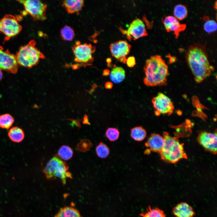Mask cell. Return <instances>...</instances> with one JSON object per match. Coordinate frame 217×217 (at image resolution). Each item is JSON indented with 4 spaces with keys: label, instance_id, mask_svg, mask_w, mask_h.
<instances>
[{
    "label": "cell",
    "instance_id": "26",
    "mask_svg": "<svg viewBox=\"0 0 217 217\" xmlns=\"http://www.w3.org/2000/svg\"><path fill=\"white\" fill-rule=\"evenodd\" d=\"M61 36L63 40L66 41H71L75 36V33L73 29L68 26H65L61 30Z\"/></svg>",
    "mask_w": 217,
    "mask_h": 217
},
{
    "label": "cell",
    "instance_id": "30",
    "mask_svg": "<svg viewBox=\"0 0 217 217\" xmlns=\"http://www.w3.org/2000/svg\"><path fill=\"white\" fill-rule=\"evenodd\" d=\"M126 63L129 67H133L136 64L135 58L134 56L129 57L127 58Z\"/></svg>",
    "mask_w": 217,
    "mask_h": 217
},
{
    "label": "cell",
    "instance_id": "27",
    "mask_svg": "<svg viewBox=\"0 0 217 217\" xmlns=\"http://www.w3.org/2000/svg\"><path fill=\"white\" fill-rule=\"evenodd\" d=\"M205 22L203 28L206 32L208 33H211L216 30L217 25L216 21L210 19L207 16L204 17Z\"/></svg>",
    "mask_w": 217,
    "mask_h": 217
},
{
    "label": "cell",
    "instance_id": "9",
    "mask_svg": "<svg viewBox=\"0 0 217 217\" xmlns=\"http://www.w3.org/2000/svg\"><path fill=\"white\" fill-rule=\"evenodd\" d=\"M152 102L156 111L155 114L156 116L161 114L170 115L173 112L174 106L172 102L163 93H158L153 98Z\"/></svg>",
    "mask_w": 217,
    "mask_h": 217
},
{
    "label": "cell",
    "instance_id": "6",
    "mask_svg": "<svg viewBox=\"0 0 217 217\" xmlns=\"http://www.w3.org/2000/svg\"><path fill=\"white\" fill-rule=\"evenodd\" d=\"M74 58V61L82 65H90L94 61L93 54L96 50L95 46L90 43L81 44L77 41L72 47Z\"/></svg>",
    "mask_w": 217,
    "mask_h": 217
},
{
    "label": "cell",
    "instance_id": "22",
    "mask_svg": "<svg viewBox=\"0 0 217 217\" xmlns=\"http://www.w3.org/2000/svg\"><path fill=\"white\" fill-rule=\"evenodd\" d=\"M14 121V118L9 114L0 115V127L8 129L12 126Z\"/></svg>",
    "mask_w": 217,
    "mask_h": 217
},
{
    "label": "cell",
    "instance_id": "19",
    "mask_svg": "<svg viewBox=\"0 0 217 217\" xmlns=\"http://www.w3.org/2000/svg\"><path fill=\"white\" fill-rule=\"evenodd\" d=\"M55 217H82L79 212L72 207L67 206L61 208Z\"/></svg>",
    "mask_w": 217,
    "mask_h": 217
},
{
    "label": "cell",
    "instance_id": "3",
    "mask_svg": "<svg viewBox=\"0 0 217 217\" xmlns=\"http://www.w3.org/2000/svg\"><path fill=\"white\" fill-rule=\"evenodd\" d=\"M163 137L164 144L159 153L162 160L168 163H175L181 159L187 158L184 144L180 143L178 138L170 136L166 132L163 133Z\"/></svg>",
    "mask_w": 217,
    "mask_h": 217
},
{
    "label": "cell",
    "instance_id": "33",
    "mask_svg": "<svg viewBox=\"0 0 217 217\" xmlns=\"http://www.w3.org/2000/svg\"><path fill=\"white\" fill-rule=\"evenodd\" d=\"M151 151L149 149H147L144 151V153L146 154H149L150 153Z\"/></svg>",
    "mask_w": 217,
    "mask_h": 217
},
{
    "label": "cell",
    "instance_id": "4",
    "mask_svg": "<svg viewBox=\"0 0 217 217\" xmlns=\"http://www.w3.org/2000/svg\"><path fill=\"white\" fill-rule=\"evenodd\" d=\"M36 44L33 39L20 48L16 55L18 65L31 68L38 64L40 59L45 58L43 54L36 47Z\"/></svg>",
    "mask_w": 217,
    "mask_h": 217
},
{
    "label": "cell",
    "instance_id": "31",
    "mask_svg": "<svg viewBox=\"0 0 217 217\" xmlns=\"http://www.w3.org/2000/svg\"><path fill=\"white\" fill-rule=\"evenodd\" d=\"M113 84L110 82H106L105 85V87L107 89H111L112 87Z\"/></svg>",
    "mask_w": 217,
    "mask_h": 217
},
{
    "label": "cell",
    "instance_id": "21",
    "mask_svg": "<svg viewBox=\"0 0 217 217\" xmlns=\"http://www.w3.org/2000/svg\"><path fill=\"white\" fill-rule=\"evenodd\" d=\"M146 135V130L142 126L136 127L131 130V136L135 140L142 141L145 138Z\"/></svg>",
    "mask_w": 217,
    "mask_h": 217
},
{
    "label": "cell",
    "instance_id": "28",
    "mask_svg": "<svg viewBox=\"0 0 217 217\" xmlns=\"http://www.w3.org/2000/svg\"><path fill=\"white\" fill-rule=\"evenodd\" d=\"M96 154L98 156L102 158H106L109 153V149L108 146L102 142H100L96 148Z\"/></svg>",
    "mask_w": 217,
    "mask_h": 217
},
{
    "label": "cell",
    "instance_id": "1",
    "mask_svg": "<svg viewBox=\"0 0 217 217\" xmlns=\"http://www.w3.org/2000/svg\"><path fill=\"white\" fill-rule=\"evenodd\" d=\"M186 60L197 83H200L210 76L213 70L205 47L200 44H194L189 47Z\"/></svg>",
    "mask_w": 217,
    "mask_h": 217
},
{
    "label": "cell",
    "instance_id": "16",
    "mask_svg": "<svg viewBox=\"0 0 217 217\" xmlns=\"http://www.w3.org/2000/svg\"><path fill=\"white\" fill-rule=\"evenodd\" d=\"M173 213L176 217H193L195 215L192 207L184 202L180 203L174 207Z\"/></svg>",
    "mask_w": 217,
    "mask_h": 217
},
{
    "label": "cell",
    "instance_id": "5",
    "mask_svg": "<svg viewBox=\"0 0 217 217\" xmlns=\"http://www.w3.org/2000/svg\"><path fill=\"white\" fill-rule=\"evenodd\" d=\"M68 169V167L65 162L58 157L54 156L47 163L43 171L47 179L52 180L58 178L65 184L66 178H71V173L67 171Z\"/></svg>",
    "mask_w": 217,
    "mask_h": 217
},
{
    "label": "cell",
    "instance_id": "29",
    "mask_svg": "<svg viewBox=\"0 0 217 217\" xmlns=\"http://www.w3.org/2000/svg\"><path fill=\"white\" fill-rule=\"evenodd\" d=\"M105 134L106 137L109 140L114 141L118 138L119 132L116 128H109L107 129Z\"/></svg>",
    "mask_w": 217,
    "mask_h": 217
},
{
    "label": "cell",
    "instance_id": "25",
    "mask_svg": "<svg viewBox=\"0 0 217 217\" xmlns=\"http://www.w3.org/2000/svg\"><path fill=\"white\" fill-rule=\"evenodd\" d=\"M73 154L72 149L69 146L63 145L59 149L58 155L61 159L68 160L70 159L73 156Z\"/></svg>",
    "mask_w": 217,
    "mask_h": 217
},
{
    "label": "cell",
    "instance_id": "13",
    "mask_svg": "<svg viewBox=\"0 0 217 217\" xmlns=\"http://www.w3.org/2000/svg\"><path fill=\"white\" fill-rule=\"evenodd\" d=\"M217 132L213 133L203 131L200 132L197 140L205 149L213 154L217 153Z\"/></svg>",
    "mask_w": 217,
    "mask_h": 217
},
{
    "label": "cell",
    "instance_id": "24",
    "mask_svg": "<svg viewBox=\"0 0 217 217\" xmlns=\"http://www.w3.org/2000/svg\"><path fill=\"white\" fill-rule=\"evenodd\" d=\"M141 217H165V215L162 210L157 208L152 209L149 206L145 212L140 214Z\"/></svg>",
    "mask_w": 217,
    "mask_h": 217
},
{
    "label": "cell",
    "instance_id": "23",
    "mask_svg": "<svg viewBox=\"0 0 217 217\" xmlns=\"http://www.w3.org/2000/svg\"><path fill=\"white\" fill-rule=\"evenodd\" d=\"M187 10L186 6L183 4H179L175 6L174 10V16L178 20H182L187 15Z\"/></svg>",
    "mask_w": 217,
    "mask_h": 217
},
{
    "label": "cell",
    "instance_id": "2",
    "mask_svg": "<svg viewBox=\"0 0 217 217\" xmlns=\"http://www.w3.org/2000/svg\"><path fill=\"white\" fill-rule=\"evenodd\" d=\"M143 81L148 86H162L166 84L168 67L161 56H151L146 60L144 68Z\"/></svg>",
    "mask_w": 217,
    "mask_h": 217
},
{
    "label": "cell",
    "instance_id": "18",
    "mask_svg": "<svg viewBox=\"0 0 217 217\" xmlns=\"http://www.w3.org/2000/svg\"><path fill=\"white\" fill-rule=\"evenodd\" d=\"M8 136L12 141L20 143L24 139L25 134L22 129L15 126L10 128L8 132Z\"/></svg>",
    "mask_w": 217,
    "mask_h": 217
},
{
    "label": "cell",
    "instance_id": "17",
    "mask_svg": "<svg viewBox=\"0 0 217 217\" xmlns=\"http://www.w3.org/2000/svg\"><path fill=\"white\" fill-rule=\"evenodd\" d=\"M84 3L83 0H65L63 1L62 6L68 14H72L80 11Z\"/></svg>",
    "mask_w": 217,
    "mask_h": 217
},
{
    "label": "cell",
    "instance_id": "11",
    "mask_svg": "<svg viewBox=\"0 0 217 217\" xmlns=\"http://www.w3.org/2000/svg\"><path fill=\"white\" fill-rule=\"evenodd\" d=\"M112 56L120 62L126 63V57L130 51L131 46L124 40H120L111 44L109 46Z\"/></svg>",
    "mask_w": 217,
    "mask_h": 217
},
{
    "label": "cell",
    "instance_id": "12",
    "mask_svg": "<svg viewBox=\"0 0 217 217\" xmlns=\"http://www.w3.org/2000/svg\"><path fill=\"white\" fill-rule=\"evenodd\" d=\"M125 33L129 41L136 40L148 35L144 24L141 19L138 18L134 20L131 23Z\"/></svg>",
    "mask_w": 217,
    "mask_h": 217
},
{
    "label": "cell",
    "instance_id": "8",
    "mask_svg": "<svg viewBox=\"0 0 217 217\" xmlns=\"http://www.w3.org/2000/svg\"><path fill=\"white\" fill-rule=\"evenodd\" d=\"M19 19L11 14L5 15L0 19V32L5 36V41H7L18 35L22 30L19 23Z\"/></svg>",
    "mask_w": 217,
    "mask_h": 217
},
{
    "label": "cell",
    "instance_id": "15",
    "mask_svg": "<svg viewBox=\"0 0 217 217\" xmlns=\"http://www.w3.org/2000/svg\"><path fill=\"white\" fill-rule=\"evenodd\" d=\"M164 141L163 137L156 134H152L145 143L151 151L159 153L162 150Z\"/></svg>",
    "mask_w": 217,
    "mask_h": 217
},
{
    "label": "cell",
    "instance_id": "7",
    "mask_svg": "<svg viewBox=\"0 0 217 217\" xmlns=\"http://www.w3.org/2000/svg\"><path fill=\"white\" fill-rule=\"evenodd\" d=\"M22 4L25 10L21 14L25 16L28 14L32 17L35 21H43L47 19L46 9L47 5L38 0H18Z\"/></svg>",
    "mask_w": 217,
    "mask_h": 217
},
{
    "label": "cell",
    "instance_id": "32",
    "mask_svg": "<svg viewBox=\"0 0 217 217\" xmlns=\"http://www.w3.org/2000/svg\"><path fill=\"white\" fill-rule=\"evenodd\" d=\"M109 71L108 70H105L103 71V75L107 76L109 74Z\"/></svg>",
    "mask_w": 217,
    "mask_h": 217
},
{
    "label": "cell",
    "instance_id": "14",
    "mask_svg": "<svg viewBox=\"0 0 217 217\" xmlns=\"http://www.w3.org/2000/svg\"><path fill=\"white\" fill-rule=\"evenodd\" d=\"M165 27L168 32L173 31L177 38L180 32L184 30L186 27L185 24H181L174 16H168L162 19Z\"/></svg>",
    "mask_w": 217,
    "mask_h": 217
},
{
    "label": "cell",
    "instance_id": "34",
    "mask_svg": "<svg viewBox=\"0 0 217 217\" xmlns=\"http://www.w3.org/2000/svg\"><path fill=\"white\" fill-rule=\"evenodd\" d=\"M3 77V73L2 71L0 70V81L1 80Z\"/></svg>",
    "mask_w": 217,
    "mask_h": 217
},
{
    "label": "cell",
    "instance_id": "10",
    "mask_svg": "<svg viewBox=\"0 0 217 217\" xmlns=\"http://www.w3.org/2000/svg\"><path fill=\"white\" fill-rule=\"evenodd\" d=\"M18 65L16 55L8 50H4L0 46V70L15 74L18 71Z\"/></svg>",
    "mask_w": 217,
    "mask_h": 217
},
{
    "label": "cell",
    "instance_id": "20",
    "mask_svg": "<svg viewBox=\"0 0 217 217\" xmlns=\"http://www.w3.org/2000/svg\"><path fill=\"white\" fill-rule=\"evenodd\" d=\"M111 79L114 83H119L125 79V72L121 67H116L112 70L110 74Z\"/></svg>",
    "mask_w": 217,
    "mask_h": 217
}]
</instances>
